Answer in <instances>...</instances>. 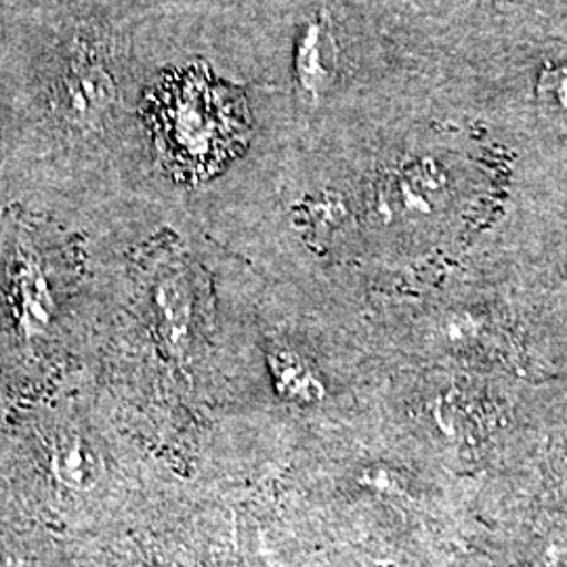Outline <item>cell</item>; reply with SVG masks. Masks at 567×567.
Returning a JSON list of instances; mask_svg holds the SVG:
<instances>
[{
	"label": "cell",
	"instance_id": "obj_6",
	"mask_svg": "<svg viewBox=\"0 0 567 567\" xmlns=\"http://www.w3.org/2000/svg\"><path fill=\"white\" fill-rule=\"evenodd\" d=\"M82 0H0V23L58 11Z\"/></svg>",
	"mask_w": 567,
	"mask_h": 567
},
{
	"label": "cell",
	"instance_id": "obj_3",
	"mask_svg": "<svg viewBox=\"0 0 567 567\" xmlns=\"http://www.w3.org/2000/svg\"><path fill=\"white\" fill-rule=\"evenodd\" d=\"M447 179L444 168L431 158L404 164L389 182L381 204L405 215H429L446 196Z\"/></svg>",
	"mask_w": 567,
	"mask_h": 567
},
{
	"label": "cell",
	"instance_id": "obj_8",
	"mask_svg": "<svg viewBox=\"0 0 567 567\" xmlns=\"http://www.w3.org/2000/svg\"><path fill=\"white\" fill-rule=\"evenodd\" d=\"M11 154V110L4 79V37L0 25V156Z\"/></svg>",
	"mask_w": 567,
	"mask_h": 567
},
{
	"label": "cell",
	"instance_id": "obj_4",
	"mask_svg": "<svg viewBox=\"0 0 567 567\" xmlns=\"http://www.w3.org/2000/svg\"><path fill=\"white\" fill-rule=\"evenodd\" d=\"M278 391L297 404H318L324 398V383L303 358L290 349H278L269 358Z\"/></svg>",
	"mask_w": 567,
	"mask_h": 567
},
{
	"label": "cell",
	"instance_id": "obj_7",
	"mask_svg": "<svg viewBox=\"0 0 567 567\" xmlns=\"http://www.w3.org/2000/svg\"><path fill=\"white\" fill-rule=\"evenodd\" d=\"M463 567H538L529 557L527 548L524 547L522 538L513 545L511 550H503L496 555H482L475 561H468Z\"/></svg>",
	"mask_w": 567,
	"mask_h": 567
},
{
	"label": "cell",
	"instance_id": "obj_5",
	"mask_svg": "<svg viewBox=\"0 0 567 567\" xmlns=\"http://www.w3.org/2000/svg\"><path fill=\"white\" fill-rule=\"evenodd\" d=\"M536 97L543 105L567 116V60L547 63L536 79Z\"/></svg>",
	"mask_w": 567,
	"mask_h": 567
},
{
	"label": "cell",
	"instance_id": "obj_2",
	"mask_svg": "<svg viewBox=\"0 0 567 567\" xmlns=\"http://www.w3.org/2000/svg\"><path fill=\"white\" fill-rule=\"evenodd\" d=\"M295 81L309 97L318 100L334 84L339 72V47L324 18L309 21L295 44Z\"/></svg>",
	"mask_w": 567,
	"mask_h": 567
},
{
	"label": "cell",
	"instance_id": "obj_1",
	"mask_svg": "<svg viewBox=\"0 0 567 567\" xmlns=\"http://www.w3.org/2000/svg\"><path fill=\"white\" fill-rule=\"evenodd\" d=\"M142 20L131 0H82L0 23L11 154L145 163Z\"/></svg>",
	"mask_w": 567,
	"mask_h": 567
}]
</instances>
